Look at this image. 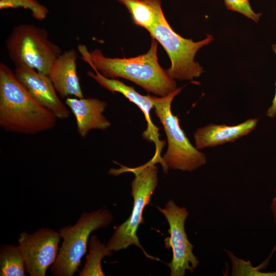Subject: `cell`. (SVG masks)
Instances as JSON below:
<instances>
[{
    "mask_svg": "<svg viewBox=\"0 0 276 276\" xmlns=\"http://www.w3.org/2000/svg\"><path fill=\"white\" fill-rule=\"evenodd\" d=\"M78 50L83 60L106 77L127 79L159 97L177 88L168 70L163 68L158 63L157 41L153 38L147 53L129 58L107 57L98 49L88 52L84 45H79Z\"/></svg>",
    "mask_w": 276,
    "mask_h": 276,
    "instance_id": "cell-1",
    "label": "cell"
},
{
    "mask_svg": "<svg viewBox=\"0 0 276 276\" xmlns=\"http://www.w3.org/2000/svg\"><path fill=\"white\" fill-rule=\"evenodd\" d=\"M57 118L38 103L16 77L0 63V126L5 131L26 135L53 128Z\"/></svg>",
    "mask_w": 276,
    "mask_h": 276,
    "instance_id": "cell-2",
    "label": "cell"
},
{
    "mask_svg": "<svg viewBox=\"0 0 276 276\" xmlns=\"http://www.w3.org/2000/svg\"><path fill=\"white\" fill-rule=\"evenodd\" d=\"M117 164L120 167L110 169L108 172L109 174L117 176L127 172L134 174V178L131 183L133 205L129 218L115 227L114 233L106 245L111 250L117 251L133 245L142 249L148 258L158 260L146 253L136 235L139 225L143 223V211L150 203L152 195L158 185V168L155 164L149 162L134 168Z\"/></svg>",
    "mask_w": 276,
    "mask_h": 276,
    "instance_id": "cell-3",
    "label": "cell"
},
{
    "mask_svg": "<svg viewBox=\"0 0 276 276\" xmlns=\"http://www.w3.org/2000/svg\"><path fill=\"white\" fill-rule=\"evenodd\" d=\"M181 90V88H177L164 97L152 96L154 112L164 127L167 139V150L162 157L165 172L169 168L192 172L206 162L205 154L191 143L180 127L177 116L172 112V101Z\"/></svg>",
    "mask_w": 276,
    "mask_h": 276,
    "instance_id": "cell-4",
    "label": "cell"
},
{
    "mask_svg": "<svg viewBox=\"0 0 276 276\" xmlns=\"http://www.w3.org/2000/svg\"><path fill=\"white\" fill-rule=\"evenodd\" d=\"M113 216L107 209L83 212L74 225L60 228L58 232L62 241L57 257L50 268L54 276H73L81 265L86 254L90 234L107 227Z\"/></svg>",
    "mask_w": 276,
    "mask_h": 276,
    "instance_id": "cell-5",
    "label": "cell"
},
{
    "mask_svg": "<svg viewBox=\"0 0 276 276\" xmlns=\"http://www.w3.org/2000/svg\"><path fill=\"white\" fill-rule=\"evenodd\" d=\"M6 47L15 67H27L46 75L62 53L49 39L45 29L30 24L15 26L6 39Z\"/></svg>",
    "mask_w": 276,
    "mask_h": 276,
    "instance_id": "cell-6",
    "label": "cell"
},
{
    "mask_svg": "<svg viewBox=\"0 0 276 276\" xmlns=\"http://www.w3.org/2000/svg\"><path fill=\"white\" fill-rule=\"evenodd\" d=\"M148 32L169 57L171 65L168 70L174 79L190 80L202 74L203 68L194 58L200 49L213 40L211 35L208 34L205 39L198 42L183 38L172 30L164 15Z\"/></svg>",
    "mask_w": 276,
    "mask_h": 276,
    "instance_id": "cell-7",
    "label": "cell"
},
{
    "mask_svg": "<svg viewBox=\"0 0 276 276\" xmlns=\"http://www.w3.org/2000/svg\"><path fill=\"white\" fill-rule=\"evenodd\" d=\"M164 215L169 225V238L165 239L166 246L172 249V260L167 265L171 276H183L187 270L193 272L199 261L193 252L194 245L189 240L185 229V223L189 212L185 207H179L170 199L164 208L156 206Z\"/></svg>",
    "mask_w": 276,
    "mask_h": 276,
    "instance_id": "cell-8",
    "label": "cell"
},
{
    "mask_svg": "<svg viewBox=\"0 0 276 276\" xmlns=\"http://www.w3.org/2000/svg\"><path fill=\"white\" fill-rule=\"evenodd\" d=\"M61 239L58 231L41 227L33 233H20L18 245L24 259L26 271L30 276H45L56 260Z\"/></svg>",
    "mask_w": 276,
    "mask_h": 276,
    "instance_id": "cell-9",
    "label": "cell"
},
{
    "mask_svg": "<svg viewBox=\"0 0 276 276\" xmlns=\"http://www.w3.org/2000/svg\"><path fill=\"white\" fill-rule=\"evenodd\" d=\"M94 70L95 73L87 72V76L112 93L118 92L122 94L143 112L147 122V128L143 132L142 137L150 142L154 143L155 146L154 154L149 162L153 164L159 163L164 169V163L161 156V152L166 143L159 139V128L153 123L151 118V110L154 108L152 96L142 95L132 86L127 85L119 80L106 77L97 70Z\"/></svg>",
    "mask_w": 276,
    "mask_h": 276,
    "instance_id": "cell-10",
    "label": "cell"
},
{
    "mask_svg": "<svg viewBox=\"0 0 276 276\" xmlns=\"http://www.w3.org/2000/svg\"><path fill=\"white\" fill-rule=\"evenodd\" d=\"M14 73L31 95L57 119H66L69 117V108L60 99L48 75L27 67H16Z\"/></svg>",
    "mask_w": 276,
    "mask_h": 276,
    "instance_id": "cell-11",
    "label": "cell"
},
{
    "mask_svg": "<svg viewBox=\"0 0 276 276\" xmlns=\"http://www.w3.org/2000/svg\"><path fill=\"white\" fill-rule=\"evenodd\" d=\"M65 104L74 114L78 133L83 139L93 129L105 130L111 126L103 114L107 106L104 101L93 98L68 97Z\"/></svg>",
    "mask_w": 276,
    "mask_h": 276,
    "instance_id": "cell-12",
    "label": "cell"
},
{
    "mask_svg": "<svg viewBox=\"0 0 276 276\" xmlns=\"http://www.w3.org/2000/svg\"><path fill=\"white\" fill-rule=\"evenodd\" d=\"M77 53L74 49L64 51L55 60L48 73L61 98H84L77 72Z\"/></svg>",
    "mask_w": 276,
    "mask_h": 276,
    "instance_id": "cell-13",
    "label": "cell"
},
{
    "mask_svg": "<svg viewBox=\"0 0 276 276\" xmlns=\"http://www.w3.org/2000/svg\"><path fill=\"white\" fill-rule=\"evenodd\" d=\"M258 121V119H249L236 125L210 124L200 127L194 134L195 147L200 150L233 142L252 131Z\"/></svg>",
    "mask_w": 276,
    "mask_h": 276,
    "instance_id": "cell-14",
    "label": "cell"
},
{
    "mask_svg": "<svg viewBox=\"0 0 276 276\" xmlns=\"http://www.w3.org/2000/svg\"><path fill=\"white\" fill-rule=\"evenodd\" d=\"M131 14L136 25L148 31L164 15L160 0H117Z\"/></svg>",
    "mask_w": 276,
    "mask_h": 276,
    "instance_id": "cell-15",
    "label": "cell"
},
{
    "mask_svg": "<svg viewBox=\"0 0 276 276\" xmlns=\"http://www.w3.org/2000/svg\"><path fill=\"white\" fill-rule=\"evenodd\" d=\"M88 245V253L86 256L85 264L79 272V275H105L102 268V260L106 256H111L113 251L101 243L95 235L90 236Z\"/></svg>",
    "mask_w": 276,
    "mask_h": 276,
    "instance_id": "cell-16",
    "label": "cell"
},
{
    "mask_svg": "<svg viewBox=\"0 0 276 276\" xmlns=\"http://www.w3.org/2000/svg\"><path fill=\"white\" fill-rule=\"evenodd\" d=\"M25 264L18 247L12 244H2L0 247V275L25 276Z\"/></svg>",
    "mask_w": 276,
    "mask_h": 276,
    "instance_id": "cell-17",
    "label": "cell"
},
{
    "mask_svg": "<svg viewBox=\"0 0 276 276\" xmlns=\"http://www.w3.org/2000/svg\"><path fill=\"white\" fill-rule=\"evenodd\" d=\"M23 7L29 9L33 17L39 20L44 19L48 15V10L35 0H1L0 9Z\"/></svg>",
    "mask_w": 276,
    "mask_h": 276,
    "instance_id": "cell-18",
    "label": "cell"
},
{
    "mask_svg": "<svg viewBox=\"0 0 276 276\" xmlns=\"http://www.w3.org/2000/svg\"><path fill=\"white\" fill-rule=\"evenodd\" d=\"M226 8L231 11L240 13L258 22L262 13H257L252 9L249 0H224Z\"/></svg>",
    "mask_w": 276,
    "mask_h": 276,
    "instance_id": "cell-19",
    "label": "cell"
},
{
    "mask_svg": "<svg viewBox=\"0 0 276 276\" xmlns=\"http://www.w3.org/2000/svg\"><path fill=\"white\" fill-rule=\"evenodd\" d=\"M272 48L276 55V44H273L272 46ZM275 95L272 101V104L268 109L267 111L266 114V116L270 118H274L276 115V82H275Z\"/></svg>",
    "mask_w": 276,
    "mask_h": 276,
    "instance_id": "cell-20",
    "label": "cell"
},
{
    "mask_svg": "<svg viewBox=\"0 0 276 276\" xmlns=\"http://www.w3.org/2000/svg\"><path fill=\"white\" fill-rule=\"evenodd\" d=\"M270 208L273 215L274 222L276 223V194L271 201Z\"/></svg>",
    "mask_w": 276,
    "mask_h": 276,
    "instance_id": "cell-21",
    "label": "cell"
}]
</instances>
